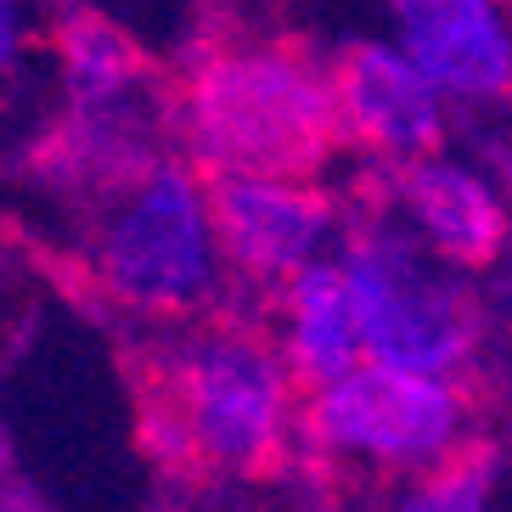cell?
I'll return each mask as SVG.
<instances>
[{
    "label": "cell",
    "mask_w": 512,
    "mask_h": 512,
    "mask_svg": "<svg viewBox=\"0 0 512 512\" xmlns=\"http://www.w3.org/2000/svg\"><path fill=\"white\" fill-rule=\"evenodd\" d=\"M394 40L439 79L451 102L512 91V17L501 0H389Z\"/></svg>",
    "instance_id": "obj_8"
},
{
    "label": "cell",
    "mask_w": 512,
    "mask_h": 512,
    "mask_svg": "<svg viewBox=\"0 0 512 512\" xmlns=\"http://www.w3.org/2000/svg\"><path fill=\"white\" fill-rule=\"evenodd\" d=\"M181 136L203 175H316L344 147L332 68L293 46H220L181 85Z\"/></svg>",
    "instance_id": "obj_1"
},
{
    "label": "cell",
    "mask_w": 512,
    "mask_h": 512,
    "mask_svg": "<svg viewBox=\"0 0 512 512\" xmlns=\"http://www.w3.org/2000/svg\"><path fill=\"white\" fill-rule=\"evenodd\" d=\"M276 349L299 389H327L366 361L355 287L338 254L304 265L287 287H276Z\"/></svg>",
    "instance_id": "obj_10"
},
{
    "label": "cell",
    "mask_w": 512,
    "mask_h": 512,
    "mask_svg": "<svg viewBox=\"0 0 512 512\" xmlns=\"http://www.w3.org/2000/svg\"><path fill=\"white\" fill-rule=\"evenodd\" d=\"M57 68L74 113H119L136 102L141 51L136 40L96 12H79L57 29Z\"/></svg>",
    "instance_id": "obj_11"
},
{
    "label": "cell",
    "mask_w": 512,
    "mask_h": 512,
    "mask_svg": "<svg viewBox=\"0 0 512 512\" xmlns=\"http://www.w3.org/2000/svg\"><path fill=\"white\" fill-rule=\"evenodd\" d=\"M355 287L366 332V361L411 366L434 377H462L479 355V310L467 287L451 282L445 259L406 226H361L338 248Z\"/></svg>",
    "instance_id": "obj_5"
},
{
    "label": "cell",
    "mask_w": 512,
    "mask_h": 512,
    "mask_svg": "<svg viewBox=\"0 0 512 512\" xmlns=\"http://www.w3.org/2000/svg\"><path fill=\"white\" fill-rule=\"evenodd\" d=\"M299 434L327 462L377 479H417L467 451V394L456 377L361 361L327 389H310Z\"/></svg>",
    "instance_id": "obj_4"
},
{
    "label": "cell",
    "mask_w": 512,
    "mask_h": 512,
    "mask_svg": "<svg viewBox=\"0 0 512 512\" xmlns=\"http://www.w3.org/2000/svg\"><path fill=\"white\" fill-rule=\"evenodd\" d=\"M501 6H507V17H512V0H501Z\"/></svg>",
    "instance_id": "obj_13"
},
{
    "label": "cell",
    "mask_w": 512,
    "mask_h": 512,
    "mask_svg": "<svg viewBox=\"0 0 512 512\" xmlns=\"http://www.w3.org/2000/svg\"><path fill=\"white\" fill-rule=\"evenodd\" d=\"M394 203L400 220L456 271L496 265L512 242V209L501 203V192L473 164H456L445 152L394 169Z\"/></svg>",
    "instance_id": "obj_9"
},
{
    "label": "cell",
    "mask_w": 512,
    "mask_h": 512,
    "mask_svg": "<svg viewBox=\"0 0 512 512\" xmlns=\"http://www.w3.org/2000/svg\"><path fill=\"white\" fill-rule=\"evenodd\" d=\"M344 141L389 169L445 147V102L439 79L400 40H355L332 62Z\"/></svg>",
    "instance_id": "obj_6"
},
{
    "label": "cell",
    "mask_w": 512,
    "mask_h": 512,
    "mask_svg": "<svg viewBox=\"0 0 512 512\" xmlns=\"http://www.w3.org/2000/svg\"><path fill=\"white\" fill-rule=\"evenodd\" d=\"M209 197L226 265L242 282L276 293L327 259L332 203L304 175H209Z\"/></svg>",
    "instance_id": "obj_7"
},
{
    "label": "cell",
    "mask_w": 512,
    "mask_h": 512,
    "mask_svg": "<svg viewBox=\"0 0 512 512\" xmlns=\"http://www.w3.org/2000/svg\"><path fill=\"white\" fill-rule=\"evenodd\" d=\"M299 377L287 372L276 338L248 327H203L169 349L152 422L164 434L158 462H203L214 473H265L299 428Z\"/></svg>",
    "instance_id": "obj_2"
},
{
    "label": "cell",
    "mask_w": 512,
    "mask_h": 512,
    "mask_svg": "<svg viewBox=\"0 0 512 512\" xmlns=\"http://www.w3.org/2000/svg\"><path fill=\"white\" fill-rule=\"evenodd\" d=\"M209 175L181 158H147L119 175L91 226V276L113 304L152 321L209 310L226 276Z\"/></svg>",
    "instance_id": "obj_3"
},
{
    "label": "cell",
    "mask_w": 512,
    "mask_h": 512,
    "mask_svg": "<svg viewBox=\"0 0 512 512\" xmlns=\"http://www.w3.org/2000/svg\"><path fill=\"white\" fill-rule=\"evenodd\" d=\"M383 512H490V451H462L434 473L406 479Z\"/></svg>",
    "instance_id": "obj_12"
}]
</instances>
